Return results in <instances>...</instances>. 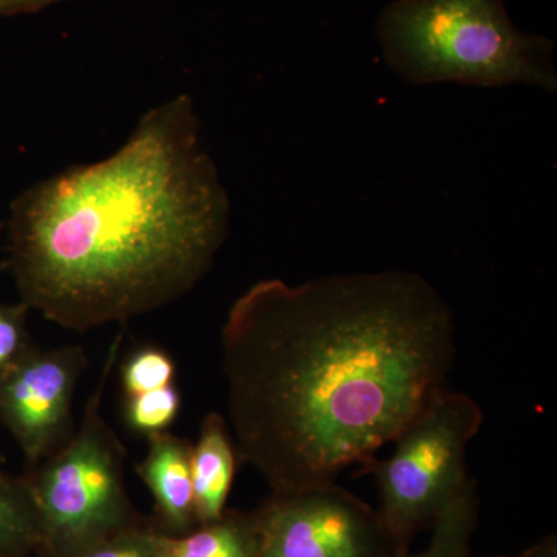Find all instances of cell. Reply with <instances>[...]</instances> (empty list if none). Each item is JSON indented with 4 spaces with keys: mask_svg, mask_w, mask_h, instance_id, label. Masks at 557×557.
Listing matches in <instances>:
<instances>
[{
    "mask_svg": "<svg viewBox=\"0 0 557 557\" xmlns=\"http://www.w3.org/2000/svg\"><path fill=\"white\" fill-rule=\"evenodd\" d=\"M123 338L120 332L110 344L79 428L22 478L42 531V547L36 556L79 547L139 520L124 482L126 449L101 410Z\"/></svg>",
    "mask_w": 557,
    "mask_h": 557,
    "instance_id": "obj_4",
    "label": "cell"
},
{
    "mask_svg": "<svg viewBox=\"0 0 557 557\" xmlns=\"http://www.w3.org/2000/svg\"><path fill=\"white\" fill-rule=\"evenodd\" d=\"M453 311L412 271L256 282L222 330L237 457L273 494L368 465L446 388Z\"/></svg>",
    "mask_w": 557,
    "mask_h": 557,
    "instance_id": "obj_1",
    "label": "cell"
},
{
    "mask_svg": "<svg viewBox=\"0 0 557 557\" xmlns=\"http://www.w3.org/2000/svg\"><path fill=\"white\" fill-rule=\"evenodd\" d=\"M260 557H408L379 511L336 485L273 494L252 511Z\"/></svg>",
    "mask_w": 557,
    "mask_h": 557,
    "instance_id": "obj_6",
    "label": "cell"
},
{
    "mask_svg": "<svg viewBox=\"0 0 557 557\" xmlns=\"http://www.w3.org/2000/svg\"><path fill=\"white\" fill-rule=\"evenodd\" d=\"M60 0H0V16H14V14L35 13L47 9Z\"/></svg>",
    "mask_w": 557,
    "mask_h": 557,
    "instance_id": "obj_17",
    "label": "cell"
},
{
    "mask_svg": "<svg viewBox=\"0 0 557 557\" xmlns=\"http://www.w3.org/2000/svg\"><path fill=\"white\" fill-rule=\"evenodd\" d=\"M230 197L186 94L149 109L108 159L30 186L11 205L21 302L86 333L171 306L214 265Z\"/></svg>",
    "mask_w": 557,
    "mask_h": 557,
    "instance_id": "obj_2",
    "label": "cell"
},
{
    "mask_svg": "<svg viewBox=\"0 0 557 557\" xmlns=\"http://www.w3.org/2000/svg\"><path fill=\"white\" fill-rule=\"evenodd\" d=\"M120 372L124 397L129 398L174 384L177 366L163 348L148 346L132 351Z\"/></svg>",
    "mask_w": 557,
    "mask_h": 557,
    "instance_id": "obj_14",
    "label": "cell"
},
{
    "mask_svg": "<svg viewBox=\"0 0 557 557\" xmlns=\"http://www.w3.org/2000/svg\"><path fill=\"white\" fill-rule=\"evenodd\" d=\"M28 311L22 302L0 304V376L35 347L28 332Z\"/></svg>",
    "mask_w": 557,
    "mask_h": 557,
    "instance_id": "obj_16",
    "label": "cell"
},
{
    "mask_svg": "<svg viewBox=\"0 0 557 557\" xmlns=\"http://www.w3.org/2000/svg\"><path fill=\"white\" fill-rule=\"evenodd\" d=\"M157 530L159 528L138 520L129 527L86 542L79 547L36 557H160L157 548Z\"/></svg>",
    "mask_w": 557,
    "mask_h": 557,
    "instance_id": "obj_13",
    "label": "cell"
},
{
    "mask_svg": "<svg viewBox=\"0 0 557 557\" xmlns=\"http://www.w3.org/2000/svg\"><path fill=\"white\" fill-rule=\"evenodd\" d=\"M40 547L42 531L24 479L0 469V557H36Z\"/></svg>",
    "mask_w": 557,
    "mask_h": 557,
    "instance_id": "obj_11",
    "label": "cell"
},
{
    "mask_svg": "<svg viewBox=\"0 0 557 557\" xmlns=\"http://www.w3.org/2000/svg\"><path fill=\"white\" fill-rule=\"evenodd\" d=\"M157 548L160 557H260L255 515L230 509L178 536L157 530Z\"/></svg>",
    "mask_w": 557,
    "mask_h": 557,
    "instance_id": "obj_10",
    "label": "cell"
},
{
    "mask_svg": "<svg viewBox=\"0 0 557 557\" xmlns=\"http://www.w3.org/2000/svg\"><path fill=\"white\" fill-rule=\"evenodd\" d=\"M482 423L474 398L443 388L399 432L387 460L366 465L379 487L381 522L403 555L468 485V445Z\"/></svg>",
    "mask_w": 557,
    "mask_h": 557,
    "instance_id": "obj_5",
    "label": "cell"
},
{
    "mask_svg": "<svg viewBox=\"0 0 557 557\" xmlns=\"http://www.w3.org/2000/svg\"><path fill=\"white\" fill-rule=\"evenodd\" d=\"M89 359L81 346L33 347L0 376V421L38 465L73 434V397Z\"/></svg>",
    "mask_w": 557,
    "mask_h": 557,
    "instance_id": "obj_7",
    "label": "cell"
},
{
    "mask_svg": "<svg viewBox=\"0 0 557 557\" xmlns=\"http://www.w3.org/2000/svg\"><path fill=\"white\" fill-rule=\"evenodd\" d=\"M180 408L182 395L175 384H170L126 398L124 420L132 431L149 437L166 431L177 420Z\"/></svg>",
    "mask_w": 557,
    "mask_h": 557,
    "instance_id": "obj_15",
    "label": "cell"
},
{
    "mask_svg": "<svg viewBox=\"0 0 557 557\" xmlns=\"http://www.w3.org/2000/svg\"><path fill=\"white\" fill-rule=\"evenodd\" d=\"M237 458L225 418L209 412L201 421L199 440L190 453L197 525L215 522L225 515Z\"/></svg>",
    "mask_w": 557,
    "mask_h": 557,
    "instance_id": "obj_9",
    "label": "cell"
},
{
    "mask_svg": "<svg viewBox=\"0 0 557 557\" xmlns=\"http://www.w3.org/2000/svg\"><path fill=\"white\" fill-rule=\"evenodd\" d=\"M478 518V491L474 480H469L468 485L432 523V537L428 548L408 557H469Z\"/></svg>",
    "mask_w": 557,
    "mask_h": 557,
    "instance_id": "obj_12",
    "label": "cell"
},
{
    "mask_svg": "<svg viewBox=\"0 0 557 557\" xmlns=\"http://www.w3.org/2000/svg\"><path fill=\"white\" fill-rule=\"evenodd\" d=\"M379 39L388 67L413 86L557 90L552 40L518 30L502 0H397Z\"/></svg>",
    "mask_w": 557,
    "mask_h": 557,
    "instance_id": "obj_3",
    "label": "cell"
},
{
    "mask_svg": "<svg viewBox=\"0 0 557 557\" xmlns=\"http://www.w3.org/2000/svg\"><path fill=\"white\" fill-rule=\"evenodd\" d=\"M494 557H557V537L556 534H548L536 544L531 545L525 549H522L516 555H502Z\"/></svg>",
    "mask_w": 557,
    "mask_h": 557,
    "instance_id": "obj_18",
    "label": "cell"
},
{
    "mask_svg": "<svg viewBox=\"0 0 557 557\" xmlns=\"http://www.w3.org/2000/svg\"><path fill=\"white\" fill-rule=\"evenodd\" d=\"M148 445L137 474L156 502L161 531L174 536L188 533L197 527L190 479L193 443L164 431L149 435Z\"/></svg>",
    "mask_w": 557,
    "mask_h": 557,
    "instance_id": "obj_8",
    "label": "cell"
}]
</instances>
